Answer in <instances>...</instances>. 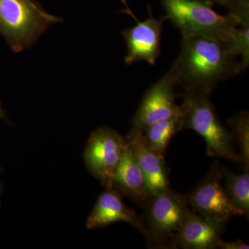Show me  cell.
I'll return each instance as SVG.
<instances>
[{
  "instance_id": "cell-7",
  "label": "cell",
  "mask_w": 249,
  "mask_h": 249,
  "mask_svg": "<svg viewBox=\"0 0 249 249\" xmlns=\"http://www.w3.org/2000/svg\"><path fill=\"white\" fill-rule=\"evenodd\" d=\"M222 174L217 161L197 186L184 196L193 212L202 217L227 223L234 216L242 215L222 186Z\"/></svg>"
},
{
  "instance_id": "cell-18",
  "label": "cell",
  "mask_w": 249,
  "mask_h": 249,
  "mask_svg": "<svg viewBox=\"0 0 249 249\" xmlns=\"http://www.w3.org/2000/svg\"><path fill=\"white\" fill-rule=\"evenodd\" d=\"M200 1H205V2L209 3V4H212L213 3H218V4H221L228 6L232 1H235V0H200Z\"/></svg>"
},
{
  "instance_id": "cell-8",
  "label": "cell",
  "mask_w": 249,
  "mask_h": 249,
  "mask_svg": "<svg viewBox=\"0 0 249 249\" xmlns=\"http://www.w3.org/2000/svg\"><path fill=\"white\" fill-rule=\"evenodd\" d=\"M127 142L114 129L100 127L92 132L84 152V160L90 173L106 188L111 181Z\"/></svg>"
},
{
  "instance_id": "cell-16",
  "label": "cell",
  "mask_w": 249,
  "mask_h": 249,
  "mask_svg": "<svg viewBox=\"0 0 249 249\" xmlns=\"http://www.w3.org/2000/svg\"><path fill=\"white\" fill-rule=\"evenodd\" d=\"M228 124L230 126L234 142L238 145L239 157L241 165L245 171L249 170V115L248 111H242L237 115L229 119Z\"/></svg>"
},
{
  "instance_id": "cell-17",
  "label": "cell",
  "mask_w": 249,
  "mask_h": 249,
  "mask_svg": "<svg viewBox=\"0 0 249 249\" xmlns=\"http://www.w3.org/2000/svg\"><path fill=\"white\" fill-rule=\"evenodd\" d=\"M217 248L222 249H249V246L242 240H238L233 242H226L222 239L218 243Z\"/></svg>"
},
{
  "instance_id": "cell-20",
  "label": "cell",
  "mask_w": 249,
  "mask_h": 249,
  "mask_svg": "<svg viewBox=\"0 0 249 249\" xmlns=\"http://www.w3.org/2000/svg\"><path fill=\"white\" fill-rule=\"evenodd\" d=\"M0 172H1V168H0ZM2 191H3L2 185H1V183H0V206H1V193H2Z\"/></svg>"
},
{
  "instance_id": "cell-13",
  "label": "cell",
  "mask_w": 249,
  "mask_h": 249,
  "mask_svg": "<svg viewBox=\"0 0 249 249\" xmlns=\"http://www.w3.org/2000/svg\"><path fill=\"white\" fill-rule=\"evenodd\" d=\"M127 143L130 144L133 149L150 197L168 189V170L163 154L150 147L142 135Z\"/></svg>"
},
{
  "instance_id": "cell-10",
  "label": "cell",
  "mask_w": 249,
  "mask_h": 249,
  "mask_svg": "<svg viewBox=\"0 0 249 249\" xmlns=\"http://www.w3.org/2000/svg\"><path fill=\"white\" fill-rule=\"evenodd\" d=\"M227 223L202 217L190 210L172 243L171 249L217 248Z\"/></svg>"
},
{
  "instance_id": "cell-12",
  "label": "cell",
  "mask_w": 249,
  "mask_h": 249,
  "mask_svg": "<svg viewBox=\"0 0 249 249\" xmlns=\"http://www.w3.org/2000/svg\"><path fill=\"white\" fill-rule=\"evenodd\" d=\"M111 188L121 196L130 198L139 206L145 207L150 199L146 183L136 160L133 149L127 143L111 181Z\"/></svg>"
},
{
  "instance_id": "cell-15",
  "label": "cell",
  "mask_w": 249,
  "mask_h": 249,
  "mask_svg": "<svg viewBox=\"0 0 249 249\" xmlns=\"http://www.w3.org/2000/svg\"><path fill=\"white\" fill-rule=\"evenodd\" d=\"M222 178L228 196L232 204L242 215L249 218V173L245 171L243 175L232 173L224 166H221Z\"/></svg>"
},
{
  "instance_id": "cell-1",
  "label": "cell",
  "mask_w": 249,
  "mask_h": 249,
  "mask_svg": "<svg viewBox=\"0 0 249 249\" xmlns=\"http://www.w3.org/2000/svg\"><path fill=\"white\" fill-rule=\"evenodd\" d=\"M170 70L184 91L208 94L218 83L243 71L241 62L224 44L201 37L182 38L179 54Z\"/></svg>"
},
{
  "instance_id": "cell-4",
  "label": "cell",
  "mask_w": 249,
  "mask_h": 249,
  "mask_svg": "<svg viewBox=\"0 0 249 249\" xmlns=\"http://www.w3.org/2000/svg\"><path fill=\"white\" fill-rule=\"evenodd\" d=\"M62 21L35 0H0V36L16 53L35 44L51 24Z\"/></svg>"
},
{
  "instance_id": "cell-5",
  "label": "cell",
  "mask_w": 249,
  "mask_h": 249,
  "mask_svg": "<svg viewBox=\"0 0 249 249\" xmlns=\"http://www.w3.org/2000/svg\"><path fill=\"white\" fill-rule=\"evenodd\" d=\"M145 236L149 247L171 249L172 243L189 213L184 196L168 188L150 198L145 205Z\"/></svg>"
},
{
  "instance_id": "cell-6",
  "label": "cell",
  "mask_w": 249,
  "mask_h": 249,
  "mask_svg": "<svg viewBox=\"0 0 249 249\" xmlns=\"http://www.w3.org/2000/svg\"><path fill=\"white\" fill-rule=\"evenodd\" d=\"M178 85L172 70L152 85L142 98L132 120L131 129L124 140L130 142L142 136L147 127L159 121L164 120L180 112L176 98L179 96L175 92Z\"/></svg>"
},
{
  "instance_id": "cell-2",
  "label": "cell",
  "mask_w": 249,
  "mask_h": 249,
  "mask_svg": "<svg viewBox=\"0 0 249 249\" xmlns=\"http://www.w3.org/2000/svg\"><path fill=\"white\" fill-rule=\"evenodd\" d=\"M170 19L182 35V38L201 37L222 42L224 46L233 38L239 23L232 15L222 16L212 4L200 0H163Z\"/></svg>"
},
{
  "instance_id": "cell-14",
  "label": "cell",
  "mask_w": 249,
  "mask_h": 249,
  "mask_svg": "<svg viewBox=\"0 0 249 249\" xmlns=\"http://www.w3.org/2000/svg\"><path fill=\"white\" fill-rule=\"evenodd\" d=\"M181 129L183 118L180 111L176 115L152 124L142 135L150 147L164 155L172 137Z\"/></svg>"
},
{
  "instance_id": "cell-19",
  "label": "cell",
  "mask_w": 249,
  "mask_h": 249,
  "mask_svg": "<svg viewBox=\"0 0 249 249\" xmlns=\"http://www.w3.org/2000/svg\"><path fill=\"white\" fill-rule=\"evenodd\" d=\"M0 119H2L9 122V119H8L7 116H6V111L3 109L2 106H1V101H0Z\"/></svg>"
},
{
  "instance_id": "cell-11",
  "label": "cell",
  "mask_w": 249,
  "mask_h": 249,
  "mask_svg": "<svg viewBox=\"0 0 249 249\" xmlns=\"http://www.w3.org/2000/svg\"><path fill=\"white\" fill-rule=\"evenodd\" d=\"M106 191L98 196V200L89 217L86 227L89 230L107 227L112 223H128L142 235L146 232L143 219L135 211L129 209L123 202L121 195L114 188H106Z\"/></svg>"
},
{
  "instance_id": "cell-9",
  "label": "cell",
  "mask_w": 249,
  "mask_h": 249,
  "mask_svg": "<svg viewBox=\"0 0 249 249\" xmlns=\"http://www.w3.org/2000/svg\"><path fill=\"white\" fill-rule=\"evenodd\" d=\"M121 1L126 8L123 12L130 15L137 22L134 27L122 31L127 47L124 62L131 65L135 62L145 61L155 65L160 53V36L164 19H156L150 9L149 18L140 22L129 9L125 0Z\"/></svg>"
},
{
  "instance_id": "cell-3",
  "label": "cell",
  "mask_w": 249,
  "mask_h": 249,
  "mask_svg": "<svg viewBox=\"0 0 249 249\" xmlns=\"http://www.w3.org/2000/svg\"><path fill=\"white\" fill-rule=\"evenodd\" d=\"M179 96L182 98V103L178 106L183 118V129H192L204 139L209 157L226 159L240 164L231 131L218 119L210 94L184 91Z\"/></svg>"
}]
</instances>
